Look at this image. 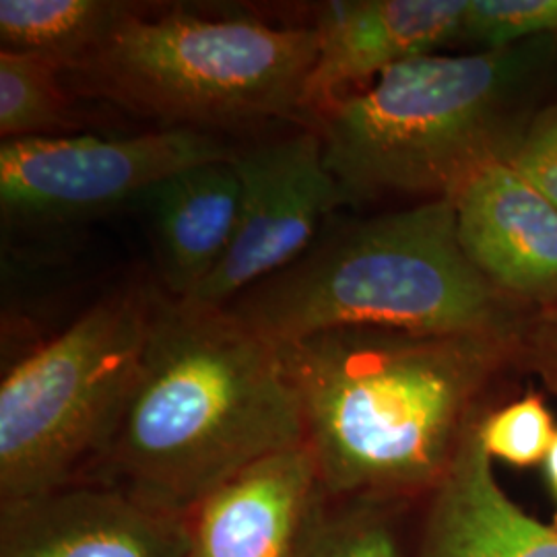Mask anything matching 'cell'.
<instances>
[{
	"instance_id": "4",
	"label": "cell",
	"mask_w": 557,
	"mask_h": 557,
	"mask_svg": "<svg viewBox=\"0 0 557 557\" xmlns=\"http://www.w3.org/2000/svg\"><path fill=\"white\" fill-rule=\"evenodd\" d=\"M549 40L418 57L331 103L317 133L349 202L453 200L485 165L506 160L522 133L515 101Z\"/></svg>"
},
{
	"instance_id": "10",
	"label": "cell",
	"mask_w": 557,
	"mask_h": 557,
	"mask_svg": "<svg viewBox=\"0 0 557 557\" xmlns=\"http://www.w3.org/2000/svg\"><path fill=\"white\" fill-rule=\"evenodd\" d=\"M465 7L467 0L324 2L312 23L319 52L304 87L301 116L317 120L349 89L458 41Z\"/></svg>"
},
{
	"instance_id": "17",
	"label": "cell",
	"mask_w": 557,
	"mask_h": 557,
	"mask_svg": "<svg viewBox=\"0 0 557 557\" xmlns=\"http://www.w3.org/2000/svg\"><path fill=\"white\" fill-rule=\"evenodd\" d=\"M326 499L317 504L294 557H400L386 502L343 499L331 508Z\"/></svg>"
},
{
	"instance_id": "22",
	"label": "cell",
	"mask_w": 557,
	"mask_h": 557,
	"mask_svg": "<svg viewBox=\"0 0 557 557\" xmlns=\"http://www.w3.org/2000/svg\"><path fill=\"white\" fill-rule=\"evenodd\" d=\"M543 471H545V481H547L549 494H552L554 506H556L552 524L557 529V434L556 438H554V444H552V448H549V453H547V457L543 460Z\"/></svg>"
},
{
	"instance_id": "18",
	"label": "cell",
	"mask_w": 557,
	"mask_h": 557,
	"mask_svg": "<svg viewBox=\"0 0 557 557\" xmlns=\"http://www.w3.org/2000/svg\"><path fill=\"white\" fill-rule=\"evenodd\" d=\"M556 434V419L539 393H527L479 418V438L485 453L492 460L518 469L543 465Z\"/></svg>"
},
{
	"instance_id": "20",
	"label": "cell",
	"mask_w": 557,
	"mask_h": 557,
	"mask_svg": "<svg viewBox=\"0 0 557 557\" xmlns=\"http://www.w3.org/2000/svg\"><path fill=\"white\" fill-rule=\"evenodd\" d=\"M506 163L557 207V106L522 126Z\"/></svg>"
},
{
	"instance_id": "12",
	"label": "cell",
	"mask_w": 557,
	"mask_h": 557,
	"mask_svg": "<svg viewBox=\"0 0 557 557\" xmlns=\"http://www.w3.org/2000/svg\"><path fill=\"white\" fill-rule=\"evenodd\" d=\"M324 496L306 442L262 458L195 506L186 557H294Z\"/></svg>"
},
{
	"instance_id": "8",
	"label": "cell",
	"mask_w": 557,
	"mask_h": 557,
	"mask_svg": "<svg viewBox=\"0 0 557 557\" xmlns=\"http://www.w3.org/2000/svg\"><path fill=\"white\" fill-rule=\"evenodd\" d=\"M238 230L220 269L193 298L199 308H225L262 278L298 260L329 218L351 205L324 163L317 128L236 149Z\"/></svg>"
},
{
	"instance_id": "15",
	"label": "cell",
	"mask_w": 557,
	"mask_h": 557,
	"mask_svg": "<svg viewBox=\"0 0 557 557\" xmlns=\"http://www.w3.org/2000/svg\"><path fill=\"white\" fill-rule=\"evenodd\" d=\"M128 2L2 0L0 50L57 60L64 73L112 32Z\"/></svg>"
},
{
	"instance_id": "13",
	"label": "cell",
	"mask_w": 557,
	"mask_h": 557,
	"mask_svg": "<svg viewBox=\"0 0 557 557\" xmlns=\"http://www.w3.org/2000/svg\"><path fill=\"white\" fill-rule=\"evenodd\" d=\"M481 413L430 494L418 557H557L556 527L527 515L502 490L479 438Z\"/></svg>"
},
{
	"instance_id": "3",
	"label": "cell",
	"mask_w": 557,
	"mask_h": 557,
	"mask_svg": "<svg viewBox=\"0 0 557 557\" xmlns=\"http://www.w3.org/2000/svg\"><path fill=\"white\" fill-rule=\"evenodd\" d=\"M515 299L467 257L450 199L324 227L292 264L262 278L225 310L273 345L331 329L409 333L517 329Z\"/></svg>"
},
{
	"instance_id": "6",
	"label": "cell",
	"mask_w": 557,
	"mask_h": 557,
	"mask_svg": "<svg viewBox=\"0 0 557 557\" xmlns=\"http://www.w3.org/2000/svg\"><path fill=\"white\" fill-rule=\"evenodd\" d=\"M160 294V292H158ZM156 292H110L0 384V504L73 483L100 460L139 376Z\"/></svg>"
},
{
	"instance_id": "9",
	"label": "cell",
	"mask_w": 557,
	"mask_h": 557,
	"mask_svg": "<svg viewBox=\"0 0 557 557\" xmlns=\"http://www.w3.org/2000/svg\"><path fill=\"white\" fill-rule=\"evenodd\" d=\"M0 557H186L188 517L116 485L66 483L2 506Z\"/></svg>"
},
{
	"instance_id": "14",
	"label": "cell",
	"mask_w": 557,
	"mask_h": 557,
	"mask_svg": "<svg viewBox=\"0 0 557 557\" xmlns=\"http://www.w3.org/2000/svg\"><path fill=\"white\" fill-rule=\"evenodd\" d=\"M239 197L230 158L186 168L139 200L168 298H193L220 269L238 230Z\"/></svg>"
},
{
	"instance_id": "21",
	"label": "cell",
	"mask_w": 557,
	"mask_h": 557,
	"mask_svg": "<svg viewBox=\"0 0 557 557\" xmlns=\"http://www.w3.org/2000/svg\"><path fill=\"white\" fill-rule=\"evenodd\" d=\"M517 366L533 372L557 395V304L539 308L518 331Z\"/></svg>"
},
{
	"instance_id": "16",
	"label": "cell",
	"mask_w": 557,
	"mask_h": 557,
	"mask_svg": "<svg viewBox=\"0 0 557 557\" xmlns=\"http://www.w3.org/2000/svg\"><path fill=\"white\" fill-rule=\"evenodd\" d=\"M73 96L57 60L0 50L2 140L81 135Z\"/></svg>"
},
{
	"instance_id": "1",
	"label": "cell",
	"mask_w": 557,
	"mask_h": 557,
	"mask_svg": "<svg viewBox=\"0 0 557 557\" xmlns=\"http://www.w3.org/2000/svg\"><path fill=\"white\" fill-rule=\"evenodd\" d=\"M520 324L448 335L345 326L278 345L324 494L430 496L492 382L517 363Z\"/></svg>"
},
{
	"instance_id": "7",
	"label": "cell",
	"mask_w": 557,
	"mask_h": 557,
	"mask_svg": "<svg viewBox=\"0 0 557 557\" xmlns=\"http://www.w3.org/2000/svg\"><path fill=\"white\" fill-rule=\"evenodd\" d=\"M218 133L158 128L133 137H40L0 143V207L13 225H60L98 218L143 199L186 168L230 160Z\"/></svg>"
},
{
	"instance_id": "19",
	"label": "cell",
	"mask_w": 557,
	"mask_h": 557,
	"mask_svg": "<svg viewBox=\"0 0 557 557\" xmlns=\"http://www.w3.org/2000/svg\"><path fill=\"white\" fill-rule=\"evenodd\" d=\"M557 36V0H467L460 38L479 50H504Z\"/></svg>"
},
{
	"instance_id": "11",
	"label": "cell",
	"mask_w": 557,
	"mask_h": 557,
	"mask_svg": "<svg viewBox=\"0 0 557 557\" xmlns=\"http://www.w3.org/2000/svg\"><path fill=\"white\" fill-rule=\"evenodd\" d=\"M467 257L517 304H557V207L506 160L485 165L453 199Z\"/></svg>"
},
{
	"instance_id": "5",
	"label": "cell",
	"mask_w": 557,
	"mask_h": 557,
	"mask_svg": "<svg viewBox=\"0 0 557 557\" xmlns=\"http://www.w3.org/2000/svg\"><path fill=\"white\" fill-rule=\"evenodd\" d=\"M319 29L126 4L100 46L64 73L69 89L161 128L227 131L296 119Z\"/></svg>"
},
{
	"instance_id": "2",
	"label": "cell",
	"mask_w": 557,
	"mask_h": 557,
	"mask_svg": "<svg viewBox=\"0 0 557 557\" xmlns=\"http://www.w3.org/2000/svg\"><path fill=\"white\" fill-rule=\"evenodd\" d=\"M301 442L277 345L225 308L158 294L133 395L98 460L103 481L188 517L223 481Z\"/></svg>"
}]
</instances>
